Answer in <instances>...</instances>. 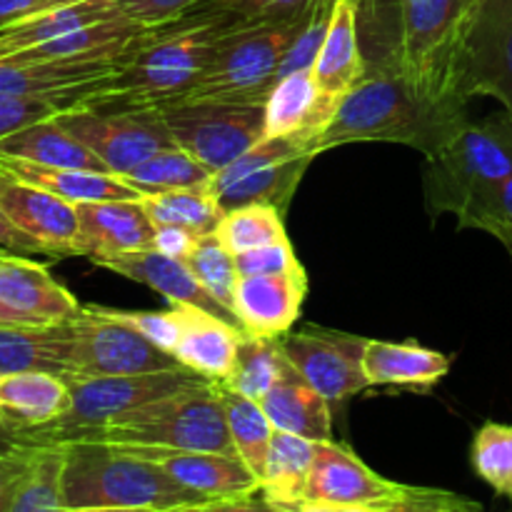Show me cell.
<instances>
[{
    "mask_svg": "<svg viewBox=\"0 0 512 512\" xmlns=\"http://www.w3.org/2000/svg\"><path fill=\"white\" fill-rule=\"evenodd\" d=\"M465 118V108H445L423 98L398 65H368L340 98L333 120L315 140V153L348 143H400L430 158Z\"/></svg>",
    "mask_w": 512,
    "mask_h": 512,
    "instance_id": "obj_1",
    "label": "cell"
},
{
    "mask_svg": "<svg viewBox=\"0 0 512 512\" xmlns=\"http://www.w3.org/2000/svg\"><path fill=\"white\" fill-rule=\"evenodd\" d=\"M235 25L218 15L188 13L150 28L133 53L105 78L103 90L83 105L160 108L180 100L208 65L220 35Z\"/></svg>",
    "mask_w": 512,
    "mask_h": 512,
    "instance_id": "obj_2",
    "label": "cell"
},
{
    "mask_svg": "<svg viewBox=\"0 0 512 512\" xmlns=\"http://www.w3.org/2000/svg\"><path fill=\"white\" fill-rule=\"evenodd\" d=\"M63 470L65 512L223 510L170 478L160 465L105 443H68Z\"/></svg>",
    "mask_w": 512,
    "mask_h": 512,
    "instance_id": "obj_3",
    "label": "cell"
},
{
    "mask_svg": "<svg viewBox=\"0 0 512 512\" xmlns=\"http://www.w3.org/2000/svg\"><path fill=\"white\" fill-rule=\"evenodd\" d=\"M425 165V198L433 215L453 213L460 228H480L512 175V118H465Z\"/></svg>",
    "mask_w": 512,
    "mask_h": 512,
    "instance_id": "obj_4",
    "label": "cell"
},
{
    "mask_svg": "<svg viewBox=\"0 0 512 512\" xmlns=\"http://www.w3.org/2000/svg\"><path fill=\"white\" fill-rule=\"evenodd\" d=\"M480 503L450 490L393 483L345 443L315 445L308 488L295 512H475Z\"/></svg>",
    "mask_w": 512,
    "mask_h": 512,
    "instance_id": "obj_5",
    "label": "cell"
},
{
    "mask_svg": "<svg viewBox=\"0 0 512 512\" xmlns=\"http://www.w3.org/2000/svg\"><path fill=\"white\" fill-rule=\"evenodd\" d=\"M395 63L423 98L445 108H465L460 65L478 0H395Z\"/></svg>",
    "mask_w": 512,
    "mask_h": 512,
    "instance_id": "obj_6",
    "label": "cell"
},
{
    "mask_svg": "<svg viewBox=\"0 0 512 512\" xmlns=\"http://www.w3.org/2000/svg\"><path fill=\"white\" fill-rule=\"evenodd\" d=\"M78 443H105L118 448L213 450L235 455L225 420L220 383L190 385L140 405Z\"/></svg>",
    "mask_w": 512,
    "mask_h": 512,
    "instance_id": "obj_7",
    "label": "cell"
},
{
    "mask_svg": "<svg viewBox=\"0 0 512 512\" xmlns=\"http://www.w3.org/2000/svg\"><path fill=\"white\" fill-rule=\"evenodd\" d=\"M205 380L208 378L188 368L138 375H103V378H65L70 388L68 410L53 423L15 430L20 438L35 445L78 443L110 420L120 418L150 400L205 383Z\"/></svg>",
    "mask_w": 512,
    "mask_h": 512,
    "instance_id": "obj_8",
    "label": "cell"
},
{
    "mask_svg": "<svg viewBox=\"0 0 512 512\" xmlns=\"http://www.w3.org/2000/svg\"><path fill=\"white\" fill-rule=\"evenodd\" d=\"M313 10V8H310ZM303 18L270 25H230L220 35L208 65L180 100H265L278 83L280 65L303 30Z\"/></svg>",
    "mask_w": 512,
    "mask_h": 512,
    "instance_id": "obj_9",
    "label": "cell"
},
{
    "mask_svg": "<svg viewBox=\"0 0 512 512\" xmlns=\"http://www.w3.org/2000/svg\"><path fill=\"white\" fill-rule=\"evenodd\" d=\"M175 145L213 173L265 138V100H173L160 105Z\"/></svg>",
    "mask_w": 512,
    "mask_h": 512,
    "instance_id": "obj_10",
    "label": "cell"
},
{
    "mask_svg": "<svg viewBox=\"0 0 512 512\" xmlns=\"http://www.w3.org/2000/svg\"><path fill=\"white\" fill-rule=\"evenodd\" d=\"M315 158L318 155L305 143L265 135L233 163L213 173L208 188L223 213L248 203H268L285 215L305 170Z\"/></svg>",
    "mask_w": 512,
    "mask_h": 512,
    "instance_id": "obj_11",
    "label": "cell"
},
{
    "mask_svg": "<svg viewBox=\"0 0 512 512\" xmlns=\"http://www.w3.org/2000/svg\"><path fill=\"white\" fill-rule=\"evenodd\" d=\"M70 135L88 145L113 175H125L175 140L158 108L75 105L55 115Z\"/></svg>",
    "mask_w": 512,
    "mask_h": 512,
    "instance_id": "obj_12",
    "label": "cell"
},
{
    "mask_svg": "<svg viewBox=\"0 0 512 512\" xmlns=\"http://www.w3.org/2000/svg\"><path fill=\"white\" fill-rule=\"evenodd\" d=\"M185 368L175 355L118 320L105 318L95 305H83L73 318V353L63 378H103Z\"/></svg>",
    "mask_w": 512,
    "mask_h": 512,
    "instance_id": "obj_13",
    "label": "cell"
},
{
    "mask_svg": "<svg viewBox=\"0 0 512 512\" xmlns=\"http://www.w3.org/2000/svg\"><path fill=\"white\" fill-rule=\"evenodd\" d=\"M368 338L325 328H305L280 338L285 358L295 373L330 403H343L370 388L363 370Z\"/></svg>",
    "mask_w": 512,
    "mask_h": 512,
    "instance_id": "obj_14",
    "label": "cell"
},
{
    "mask_svg": "<svg viewBox=\"0 0 512 512\" xmlns=\"http://www.w3.org/2000/svg\"><path fill=\"white\" fill-rule=\"evenodd\" d=\"M460 95H488L512 118V0H478L460 65Z\"/></svg>",
    "mask_w": 512,
    "mask_h": 512,
    "instance_id": "obj_15",
    "label": "cell"
},
{
    "mask_svg": "<svg viewBox=\"0 0 512 512\" xmlns=\"http://www.w3.org/2000/svg\"><path fill=\"white\" fill-rule=\"evenodd\" d=\"M118 448V445H113ZM138 458L160 465L170 478L185 488L205 495L223 510L260 508V480L238 455L213 450H168V448H120Z\"/></svg>",
    "mask_w": 512,
    "mask_h": 512,
    "instance_id": "obj_16",
    "label": "cell"
},
{
    "mask_svg": "<svg viewBox=\"0 0 512 512\" xmlns=\"http://www.w3.org/2000/svg\"><path fill=\"white\" fill-rule=\"evenodd\" d=\"M308 295L305 268L270 275H238L233 315L255 338H283L290 333Z\"/></svg>",
    "mask_w": 512,
    "mask_h": 512,
    "instance_id": "obj_17",
    "label": "cell"
},
{
    "mask_svg": "<svg viewBox=\"0 0 512 512\" xmlns=\"http://www.w3.org/2000/svg\"><path fill=\"white\" fill-rule=\"evenodd\" d=\"M338 103V95L318 83L313 68L280 75L265 98V135L298 140L315 153V140L330 125Z\"/></svg>",
    "mask_w": 512,
    "mask_h": 512,
    "instance_id": "obj_18",
    "label": "cell"
},
{
    "mask_svg": "<svg viewBox=\"0 0 512 512\" xmlns=\"http://www.w3.org/2000/svg\"><path fill=\"white\" fill-rule=\"evenodd\" d=\"M78 235L73 255L100 260L118 258L153 245L155 225L145 213L140 198L135 200H93L78 203Z\"/></svg>",
    "mask_w": 512,
    "mask_h": 512,
    "instance_id": "obj_19",
    "label": "cell"
},
{
    "mask_svg": "<svg viewBox=\"0 0 512 512\" xmlns=\"http://www.w3.org/2000/svg\"><path fill=\"white\" fill-rule=\"evenodd\" d=\"M0 208L23 233L43 245L50 258L73 255L78 210L73 203L43 188L0 173Z\"/></svg>",
    "mask_w": 512,
    "mask_h": 512,
    "instance_id": "obj_20",
    "label": "cell"
},
{
    "mask_svg": "<svg viewBox=\"0 0 512 512\" xmlns=\"http://www.w3.org/2000/svg\"><path fill=\"white\" fill-rule=\"evenodd\" d=\"M180 320V338L173 355L193 373L225 383L233 375L245 330L233 320L215 315L198 305H173Z\"/></svg>",
    "mask_w": 512,
    "mask_h": 512,
    "instance_id": "obj_21",
    "label": "cell"
},
{
    "mask_svg": "<svg viewBox=\"0 0 512 512\" xmlns=\"http://www.w3.org/2000/svg\"><path fill=\"white\" fill-rule=\"evenodd\" d=\"M0 300L35 323H65L83 310L73 293L28 255L0 258Z\"/></svg>",
    "mask_w": 512,
    "mask_h": 512,
    "instance_id": "obj_22",
    "label": "cell"
},
{
    "mask_svg": "<svg viewBox=\"0 0 512 512\" xmlns=\"http://www.w3.org/2000/svg\"><path fill=\"white\" fill-rule=\"evenodd\" d=\"M98 265L100 268L123 275V278L135 280V283L148 285L155 293L163 295L170 305H198V308L210 310V313L215 315H223V318L233 320L235 323L233 315H230L228 310L200 285V280L190 273V268L183 260L168 258V255L158 253L155 248L135 250V253L118 255V258L100 260Z\"/></svg>",
    "mask_w": 512,
    "mask_h": 512,
    "instance_id": "obj_23",
    "label": "cell"
},
{
    "mask_svg": "<svg viewBox=\"0 0 512 512\" xmlns=\"http://www.w3.org/2000/svg\"><path fill=\"white\" fill-rule=\"evenodd\" d=\"M363 370L370 388L430 390L450 373V358L418 340L388 343L370 340L365 345Z\"/></svg>",
    "mask_w": 512,
    "mask_h": 512,
    "instance_id": "obj_24",
    "label": "cell"
},
{
    "mask_svg": "<svg viewBox=\"0 0 512 512\" xmlns=\"http://www.w3.org/2000/svg\"><path fill=\"white\" fill-rule=\"evenodd\" d=\"M73 353V320L0 325V375L45 370L65 375Z\"/></svg>",
    "mask_w": 512,
    "mask_h": 512,
    "instance_id": "obj_25",
    "label": "cell"
},
{
    "mask_svg": "<svg viewBox=\"0 0 512 512\" xmlns=\"http://www.w3.org/2000/svg\"><path fill=\"white\" fill-rule=\"evenodd\" d=\"M70 388L63 375L45 370L0 375V420L13 428H38L68 410Z\"/></svg>",
    "mask_w": 512,
    "mask_h": 512,
    "instance_id": "obj_26",
    "label": "cell"
},
{
    "mask_svg": "<svg viewBox=\"0 0 512 512\" xmlns=\"http://www.w3.org/2000/svg\"><path fill=\"white\" fill-rule=\"evenodd\" d=\"M365 70H368V63L360 45L358 5L353 0H335L328 33L313 65L315 78L328 93L343 98L363 78Z\"/></svg>",
    "mask_w": 512,
    "mask_h": 512,
    "instance_id": "obj_27",
    "label": "cell"
},
{
    "mask_svg": "<svg viewBox=\"0 0 512 512\" xmlns=\"http://www.w3.org/2000/svg\"><path fill=\"white\" fill-rule=\"evenodd\" d=\"M330 405L333 403L320 395L313 385L305 383L295 370L260 400V408L265 410L275 430L313 440V443L333 440Z\"/></svg>",
    "mask_w": 512,
    "mask_h": 512,
    "instance_id": "obj_28",
    "label": "cell"
},
{
    "mask_svg": "<svg viewBox=\"0 0 512 512\" xmlns=\"http://www.w3.org/2000/svg\"><path fill=\"white\" fill-rule=\"evenodd\" d=\"M315 445L318 443L313 440L275 430L263 480H260V508L278 512L298 510V503L308 488Z\"/></svg>",
    "mask_w": 512,
    "mask_h": 512,
    "instance_id": "obj_29",
    "label": "cell"
},
{
    "mask_svg": "<svg viewBox=\"0 0 512 512\" xmlns=\"http://www.w3.org/2000/svg\"><path fill=\"white\" fill-rule=\"evenodd\" d=\"M0 153L15 155V158L33 160V163L55 165V168H78V170H98L110 173L103 160L80 143L75 135H70L63 125L53 118L38 120L15 133L0 138Z\"/></svg>",
    "mask_w": 512,
    "mask_h": 512,
    "instance_id": "obj_30",
    "label": "cell"
},
{
    "mask_svg": "<svg viewBox=\"0 0 512 512\" xmlns=\"http://www.w3.org/2000/svg\"><path fill=\"white\" fill-rule=\"evenodd\" d=\"M28 443V440H25ZM63 445L30 443L28 460L15 480L5 512H55L65 510L63 500Z\"/></svg>",
    "mask_w": 512,
    "mask_h": 512,
    "instance_id": "obj_31",
    "label": "cell"
},
{
    "mask_svg": "<svg viewBox=\"0 0 512 512\" xmlns=\"http://www.w3.org/2000/svg\"><path fill=\"white\" fill-rule=\"evenodd\" d=\"M220 395H223L225 420H228V433L230 440H233L235 455L248 465L255 478L263 480L275 425L270 423L258 400L245 398V395L225 388L223 383H220Z\"/></svg>",
    "mask_w": 512,
    "mask_h": 512,
    "instance_id": "obj_32",
    "label": "cell"
},
{
    "mask_svg": "<svg viewBox=\"0 0 512 512\" xmlns=\"http://www.w3.org/2000/svg\"><path fill=\"white\" fill-rule=\"evenodd\" d=\"M293 370L295 368L280 348V338H255V335L245 333L233 375L223 385L260 403Z\"/></svg>",
    "mask_w": 512,
    "mask_h": 512,
    "instance_id": "obj_33",
    "label": "cell"
},
{
    "mask_svg": "<svg viewBox=\"0 0 512 512\" xmlns=\"http://www.w3.org/2000/svg\"><path fill=\"white\" fill-rule=\"evenodd\" d=\"M118 178L125 180L130 188L138 190L140 195H145L180 188H200V185L210 183L213 170L200 163L188 150H183L180 145H173V148L158 150L148 160L135 165L130 173L118 175Z\"/></svg>",
    "mask_w": 512,
    "mask_h": 512,
    "instance_id": "obj_34",
    "label": "cell"
},
{
    "mask_svg": "<svg viewBox=\"0 0 512 512\" xmlns=\"http://www.w3.org/2000/svg\"><path fill=\"white\" fill-rule=\"evenodd\" d=\"M145 213L153 225H180L193 233H213L223 218V208L210 193L208 185L200 188L165 190V193L140 195Z\"/></svg>",
    "mask_w": 512,
    "mask_h": 512,
    "instance_id": "obj_35",
    "label": "cell"
},
{
    "mask_svg": "<svg viewBox=\"0 0 512 512\" xmlns=\"http://www.w3.org/2000/svg\"><path fill=\"white\" fill-rule=\"evenodd\" d=\"M283 218L285 215L275 205L248 203L240 205V208L225 210L213 233L218 235L220 243L230 253L238 255L245 253V250L260 248V245L288 240Z\"/></svg>",
    "mask_w": 512,
    "mask_h": 512,
    "instance_id": "obj_36",
    "label": "cell"
},
{
    "mask_svg": "<svg viewBox=\"0 0 512 512\" xmlns=\"http://www.w3.org/2000/svg\"><path fill=\"white\" fill-rule=\"evenodd\" d=\"M185 265L190 273L200 280L205 290L233 315V295L238 283V268H235V255L220 243L215 233H203L195 240ZM235 318V315H233ZM238 323V320H235Z\"/></svg>",
    "mask_w": 512,
    "mask_h": 512,
    "instance_id": "obj_37",
    "label": "cell"
},
{
    "mask_svg": "<svg viewBox=\"0 0 512 512\" xmlns=\"http://www.w3.org/2000/svg\"><path fill=\"white\" fill-rule=\"evenodd\" d=\"M473 470L498 495L512 498V423H485L473 438Z\"/></svg>",
    "mask_w": 512,
    "mask_h": 512,
    "instance_id": "obj_38",
    "label": "cell"
},
{
    "mask_svg": "<svg viewBox=\"0 0 512 512\" xmlns=\"http://www.w3.org/2000/svg\"><path fill=\"white\" fill-rule=\"evenodd\" d=\"M315 0H203L193 13L218 15L238 25H270L303 18Z\"/></svg>",
    "mask_w": 512,
    "mask_h": 512,
    "instance_id": "obj_39",
    "label": "cell"
},
{
    "mask_svg": "<svg viewBox=\"0 0 512 512\" xmlns=\"http://www.w3.org/2000/svg\"><path fill=\"white\" fill-rule=\"evenodd\" d=\"M95 310L103 313L105 318L118 320V323L138 330L143 338H148L150 343L163 348L165 353L173 355L175 345H178L180 320L173 305H170L168 310H158V313H145V310H113V308H103V305H95Z\"/></svg>",
    "mask_w": 512,
    "mask_h": 512,
    "instance_id": "obj_40",
    "label": "cell"
},
{
    "mask_svg": "<svg viewBox=\"0 0 512 512\" xmlns=\"http://www.w3.org/2000/svg\"><path fill=\"white\" fill-rule=\"evenodd\" d=\"M68 108H73V105L58 98H25V95L0 93V138L30 123L53 118L60 110Z\"/></svg>",
    "mask_w": 512,
    "mask_h": 512,
    "instance_id": "obj_41",
    "label": "cell"
},
{
    "mask_svg": "<svg viewBox=\"0 0 512 512\" xmlns=\"http://www.w3.org/2000/svg\"><path fill=\"white\" fill-rule=\"evenodd\" d=\"M235 268L238 275H270V273H288V270L303 268V263L295 255L293 243L280 240V243L260 245V248L245 250L235 255Z\"/></svg>",
    "mask_w": 512,
    "mask_h": 512,
    "instance_id": "obj_42",
    "label": "cell"
},
{
    "mask_svg": "<svg viewBox=\"0 0 512 512\" xmlns=\"http://www.w3.org/2000/svg\"><path fill=\"white\" fill-rule=\"evenodd\" d=\"M113 3L123 18L143 23L148 28H158V25H168L185 18L203 0H113Z\"/></svg>",
    "mask_w": 512,
    "mask_h": 512,
    "instance_id": "obj_43",
    "label": "cell"
},
{
    "mask_svg": "<svg viewBox=\"0 0 512 512\" xmlns=\"http://www.w3.org/2000/svg\"><path fill=\"white\" fill-rule=\"evenodd\" d=\"M30 443H25L13 425L0 420V512L8 510L10 490L28 460Z\"/></svg>",
    "mask_w": 512,
    "mask_h": 512,
    "instance_id": "obj_44",
    "label": "cell"
},
{
    "mask_svg": "<svg viewBox=\"0 0 512 512\" xmlns=\"http://www.w3.org/2000/svg\"><path fill=\"white\" fill-rule=\"evenodd\" d=\"M483 233H490L505 245V250L512 258V175L503 183V188L495 195V203L490 205L488 215L483 218L480 228Z\"/></svg>",
    "mask_w": 512,
    "mask_h": 512,
    "instance_id": "obj_45",
    "label": "cell"
},
{
    "mask_svg": "<svg viewBox=\"0 0 512 512\" xmlns=\"http://www.w3.org/2000/svg\"><path fill=\"white\" fill-rule=\"evenodd\" d=\"M195 240H198V233L188 228H180V225H155V235H153V245L158 253L168 255V258L175 260H188L190 250H193Z\"/></svg>",
    "mask_w": 512,
    "mask_h": 512,
    "instance_id": "obj_46",
    "label": "cell"
},
{
    "mask_svg": "<svg viewBox=\"0 0 512 512\" xmlns=\"http://www.w3.org/2000/svg\"><path fill=\"white\" fill-rule=\"evenodd\" d=\"M0 248L18 255H45L43 245H40L38 240L30 238L28 233H23V230L5 215L3 208H0Z\"/></svg>",
    "mask_w": 512,
    "mask_h": 512,
    "instance_id": "obj_47",
    "label": "cell"
},
{
    "mask_svg": "<svg viewBox=\"0 0 512 512\" xmlns=\"http://www.w3.org/2000/svg\"><path fill=\"white\" fill-rule=\"evenodd\" d=\"M43 0H0V28L8 25L10 20H18L23 15L40 10Z\"/></svg>",
    "mask_w": 512,
    "mask_h": 512,
    "instance_id": "obj_48",
    "label": "cell"
},
{
    "mask_svg": "<svg viewBox=\"0 0 512 512\" xmlns=\"http://www.w3.org/2000/svg\"><path fill=\"white\" fill-rule=\"evenodd\" d=\"M15 323H35V320H30L28 315L18 313V310H13L10 305H5L3 300H0V325H15Z\"/></svg>",
    "mask_w": 512,
    "mask_h": 512,
    "instance_id": "obj_49",
    "label": "cell"
},
{
    "mask_svg": "<svg viewBox=\"0 0 512 512\" xmlns=\"http://www.w3.org/2000/svg\"><path fill=\"white\" fill-rule=\"evenodd\" d=\"M65 3H78V0H43L40 10H43V8H55V5H65Z\"/></svg>",
    "mask_w": 512,
    "mask_h": 512,
    "instance_id": "obj_50",
    "label": "cell"
},
{
    "mask_svg": "<svg viewBox=\"0 0 512 512\" xmlns=\"http://www.w3.org/2000/svg\"><path fill=\"white\" fill-rule=\"evenodd\" d=\"M5 255H10V250H3V248H0V258H5ZM15 255H18V253H15Z\"/></svg>",
    "mask_w": 512,
    "mask_h": 512,
    "instance_id": "obj_51",
    "label": "cell"
},
{
    "mask_svg": "<svg viewBox=\"0 0 512 512\" xmlns=\"http://www.w3.org/2000/svg\"><path fill=\"white\" fill-rule=\"evenodd\" d=\"M353 3H355V5H358V3H363V0H353Z\"/></svg>",
    "mask_w": 512,
    "mask_h": 512,
    "instance_id": "obj_52",
    "label": "cell"
}]
</instances>
